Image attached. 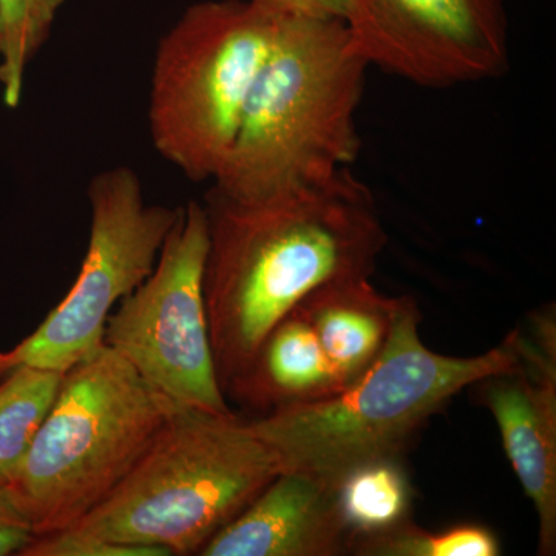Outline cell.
Here are the masks:
<instances>
[{"mask_svg": "<svg viewBox=\"0 0 556 556\" xmlns=\"http://www.w3.org/2000/svg\"><path fill=\"white\" fill-rule=\"evenodd\" d=\"M501 552L500 540L484 526L459 525L430 532L412 521L362 538L353 548V555L362 556H497Z\"/></svg>", "mask_w": 556, "mask_h": 556, "instance_id": "e0dca14e", "label": "cell"}, {"mask_svg": "<svg viewBox=\"0 0 556 556\" xmlns=\"http://www.w3.org/2000/svg\"><path fill=\"white\" fill-rule=\"evenodd\" d=\"M278 475L251 422L175 409L129 475L70 529L167 556L199 555Z\"/></svg>", "mask_w": 556, "mask_h": 556, "instance_id": "277c9868", "label": "cell"}, {"mask_svg": "<svg viewBox=\"0 0 556 556\" xmlns=\"http://www.w3.org/2000/svg\"><path fill=\"white\" fill-rule=\"evenodd\" d=\"M397 298H387L367 277L332 281L299 303L329 361L348 383L378 358L390 334Z\"/></svg>", "mask_w": 556, "mask_h": 556, "instance_id": "4fadbf2b", "label": "cell"}, {"mask_svg": "<svg viewBox=\"0 0 556 556\" xmlns=\"http://www.w3.org/2000/svg\"><path fill=\"white\" fill-rule=\"evenodd\" d=\"M368 68L345 22L285 17L212 189L260 200L350 169Z\"/></svg>", "mask_w": 556, "mask_h": 556, "instance_id": "7a4b0ae2", "label": "cell"}, {"mask_svg": "<svg viewBox=\"0 0 556 556\" xmlns=\"http://www.w3.org/2000/svg\"><path fill=\"white\" fill-rule=\"evenodd\" d=\"M419 324L415 300L397 298L386 345L364 375L332 396L252 420L280 473L309 475L332 485L358 464L401 456L450 399L517 362L518 329L481 356L452 357L424 345Z\"/></svg>", "mask_w": 556, "mask_h": 556, "instance_id": "3957f363", "label": "cell"}, {"mask_svg": "<svg viewBox=\"0 0 556 556\" xmlns=\"http://www.w3.org/2000/svg\"><path fill=\"white\" fill-rule=\"evenodd\" d=\"M270 13L311 20H346L350 0H252Z\"/></svg>", "mask_w": 556, "mask_h": 556, "instance_id": "ffe728a7", "label": "cell"}, {"mask_svg": "<svg viewBox=\"0 0 556 556\" xmlns=\"http://www.w3.org/2000/svg\"><path fill=\"white\" fill-rule=\"evenodd\" d=\"M204 300L223 391L311 292L371 277L388 236L371 190L350 169L260 200L204 197Z\"/></svg>", "mask_w": 556, "mask_h": 556, "instance_id": "6da1fadb", "label": "cell"}, {"mask_svg": "<svg viewBox=\"0 0 556 556\" xmlns=\"http://www.w3.org/2000/svg\"><path fill=\"white\" fill-rule=\"evenodd\" d=\"M207 218L178 207L152 273L110 314L104 345L178 409L232 415L219 386L204 300Z\"/></svg>", "mask_w": 556, "mask_h": 556, "instance_id": "ba28073f", "label": "cell"}, {"mask_svg": "<svg viewBox=\"0 0 556 556\" xmlns=\"http://www.w3.org/2000/svg\"><path fill=\"white\" fill-rule=\"evenodd\" d=\"M331 486L354 544L412 521L413 486L401 456L358 464Z\"/></svg>", "mask_w": 556, "mask_h": 556, "instance_id": "5bb4252c", "label": "cell"}, {"mask_svg": "<svg viewBox=\"0 0 556 556\" xmlns=\"http://www.w3.org/2000/svg\"><path fill=\"white\" fill-rule=\"evenodd\" d=\"M64 372L20 367L0 379V486L9 485L53 407Z\"/></svg>", "mask_w": 556, "mask_h": 556, "instance_id": "9a60e30c", "label": "cell"}, {"mask_svg": "<svg viewBox=\"0 0 556 556\" xmlns=\"http://www.w3.org/2000/svg\"><path fill=\"white\" fill-rule=\"evenodd\" d=\"M345 25L369 67L428 89L503 76L506 0H350Z\"/></svg>", "mask_w": 556, "mask_h": 556, "instance_id": "9c48e42d", "label": "cell"}, {"mask_svg": "<svg viewBox=\"0 0 556 556\" xmlns=\"http://www.w3.org/2000/svg\"><path fill=\"white\" fill-rule=\"evenodd\" d=\"M90 236L78 278L46 320L13 350L0 351V379L20 367L67 372L104 346L110 314L152 273L178 207L146 201L127 166L91 178Z\"/></svg>", "mask_w": 556, "mask_h": 556, "instance_id": "52a82bcc", "label": "cell"}, {"mask_svg": "<svg viewBox=\"0 0 556 556\" xmlns=\"http://www.w3.org/2000/svg\"><path fill=\"white\" fill-rule=\"evenodd\" d=\"M64 2L0 0V89L7 108H20L28 65L49 40Z\"/></svg>", "mask_w": 556, "mask_h": 556, "instance_id": "2e32d148", "label": "cell"}, {"mask_svg": "<svg viewBox=\"0 0 556 556\" xmlns=\"http://www.w3.org/2000/svg\"><path fill=\"white\" fill-rule=\"evenodd\" d=\"M354 536L334 490L321 479L280 473L201 548V556L353 555Z\"/></svg>", "mask_w": 556, "mask_h": 556, "instance_id": "8fae6325", "label": "cell"}, {"mask_svg": "<svg viewBox=\"0 0 556 556\" xmlns=\"http://www.w3.org/2000/svg\"><path fill=\"white\" fill-rule=\"evenodd\" d=\"M20 556H167L155 547L112 543L90 533L65 529L50 535L35 536Z\"/></svg>", "mask_w": 556, "mask_h": 556, "instance_id": "ac0fdd59", "label": "cell"}, {"mask_svg": "<svg viewBox=\"0 0 556 556\" xmlns=\"http://www.w3.org/2000/svg\"><path fill=\"white\" fill-rule=\"evenodd\" d=\"M35 538L31 525L9 490L0 486V556L21 555Z\"/></svg>", "mask_w": 556, "mask_h": 556, "instance_id": "d6986e66", "label": "cell"}, {"mask_svg": "<svg viewBox=\"0 0 556 556\" xmlns=\"http://www.w3.org/2000/svg\"><path fill=\"white\" fill-rule=\"evenodd\" d=\"M285 17L252 0H204L160 40L150 79V137L186 178L217 177Z\"/></svg>", "mask_w": 556, "mask_h": 556, "instance_id": "8992f818", "label": "cell"}, {"mask_svg": "<svg viewBox=\"0 0 556 556\" xmlns=\"http://www.w3.org/2000/svg\"><path fill=\"white\" fill-rule=\"evenodd\" d=\"M510 368L473 383L479 404L495 417L504 450L532 501L541 555L556 551V325L554 311L518 329Z\"/></svg>", "mask_w": 556, "mask_h": 556, "instance_id": "30bf717a", "label": "cell"}, {"mask_svg": "<svg viewBox=\"0 0 556 556\" xmlns=\"http://www.w3.org/2000/svg\"><path fill=\"white\" fill-rule=\"evenodd\" d=\"M175 409L108 345L64 372L53 407L7 485L35 536L70 529L100 506Z\"/></svg>", "mask_w": 556, "mask_h": 556, "instance_id": "5b68a950", "label": "cell"}, {"mask_svg": "<svg viewBox=\"0 0 556 556\" xmlns=\"http://www.w3.org/2000/svg\"><path fill=\"white\" fill-rule=\"evenodd\" d=\"M345 387L299 306L270 329L251 364L226 390L249 408L273 412L332 396Z\"/></svg>", "mask_w": 556, "mask_h": 556, "instance_id": "7c38bea8", "label": "cell"}]
</instances>
